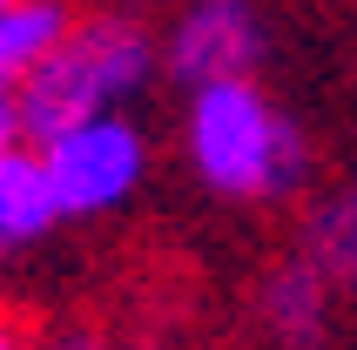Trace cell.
Instances as JSON below:
<instances>
[{
  "mask_svg": "<svg viewBox=\"0 0 357 350\" xmlns=\"http://www.w3.org/2000/svg\"><path fill=\"white\" fill-rule=\"evenodd\" d=\"M182 162L222 202H290L310 175V142L257 75L202 81L182 108Z\"/></svg>",
  "mask_w": 357,
  "mask_h": 350,
  "instance_id": "1",
  "label": "cell"
},
{
  "mask_svg": "<svg viewBox=\"0 0 357 350\" xmlns=\"http://www.w3.org/2000/svg\"><path fill=\"white\" fill-rule=\"evenodd\" d=\"M155 68L162 40L135 7H81L68 34L20 75L14 101H7V128L20 142H47L81 115H108L121 101H135Z\"/></svg>",
  "mask_w": 357,
  "mask_h": 350,
  "instance_id": "2",
  "label": "cell"
},
{
  "mask_svg": "<svg viewBox=\"0 0 357 350\" xmlns=\"http://www.w3.org/2000/svg\"><path fill=\"white\" fill-rule=\"evenodd\" d=\"M40 149V169L54 182V202L61 215L75 222V215H108L121 209L128 195L142 189V175H149V135H142L135 121L108 108V115H81L68 128H54Z\"/></svg>",
  "mask_w": 357,
  "mask_h": 350,
  "instance_id": "3",
  "label": "cell"
},
{
  "mask_svg": "<svg viewBox=\"0 0 357 350\" xmlns=\"http://www.w3.org/2000/svg\"><path fill=\"white\" fill-rule=\"evenodd\" d=\"M155 40H162V75L182 81V88L257 75L263 54H270L257 0H182L176 20H169Z\"/></svg>",
  "mask_w": 357,
  "mask_h": 350,
  "instance_id": "4",
  "label": "cell"
},
{
  "mask_svg": "<svg viewBox=\"0 0 357 350\" xmlns=\"http://www.w3.org/2000/svg\"><path fill=\"white\" fill-rule=\"evenodd\" d=\"M337 303L344 296L331 290V276L303 250L270 263V276L257 283V317H263V337L277 350H324L331 324H337Z\"/></svg>",
  "mask_w": 357,
  "mask_h": 350,
  "instance_id": "5",
  "label": "cell"
},
{
  "mask_svg": "<svg viewBox=\"0 0 357 350\" xmlns=\"http://www.w3.org/2000/svg\"><path fill=\"white\" fill-rule=\"evenodd\" d=\"M68 215L54 202V182L40 169V149L20 142L14 128H0V263L20 250H34L40 236H54Z\"/></svg>",
  "mask_w": 357,
  "mask_h": 350,
  "instance_id": "6",
  "label": "cell"
},
{
  "mask_svg": "<svg viewBox=\"0 0 357 350\" xmlns=\"http://www.w3.org/2000/svg\"><path fill=\"white\" fill-rule=\"evenodd\" d=\"M324 276H331V290L351 296L357 303V175L337 182V189H324L310 209H303V243H297Z\"/></svg>",
  "mask_w": 357,
  "mask_h": 350,
  "instance_id": "7",
  "label": "cell"
},
{
  "mask_svg": "<svg viewBox=\"0 0 357 350\" xmlns=\"http://www.w3.org/2000/svg\"><path fill=\"white\" fill-rule=\"evenodd\" d=\"M75 14H81V0H14V7H0V128H7V101H14L20 75L68 34Z\"/></svg>",
  "mask_w": 357,
  "mask_h": 350,
  "instance_id": "8",
  "label": "cell"
},
{
  "mask_svg": "<svg viewBox=\"0 0 357 350\" xmlns=\"http://www.w3.org/2000/svg\"><path fill=\"white\" fill-rule=\"evenodd\" d=\"M40 350H128L115 330H101V324H61V330L40 337Z\"/></svg>",
  "mask_w": 357,
  "mask_h": 350,
  "instance_id": "9",
  "label": "cell"
},
{
  "mask_svg": "<svg viewBox=\"0 0 357 350\" xmlns=\"http://www.w3.org/2000/svg\"><path fill=\"white\" fill-rule=\"evenodd\" d=\"M0 350H40V337H34V330H20L14 317L0 310Z\"/></svg>",
  "mask_w": 357,
  "mask_h": 350,
  "instance_id": "10",
  "label": "cell"
},
{
  "mask_svg": "<svg viewBox=\"0 0 357 350\" xmlns=\"http://www.w3.org/2000/svg\"><path fill=\"white\" fill-rule=\"evenodd\" d=\"M128 7H149V0H128Z\"/></svg>",
  "mask_w": 357,
  "mask_h": 350,
  "instance_id": "11",
  "label": "cell"
},
{
  "mask_svg": "<svg viewBox=\"0 0 357 350\" xmlns=\"http://www.w3.org/2000/svg\"><path fill=\"white\" fill-rule=\"evenodd\" d=\"M0 7H14V0H0Z\"/></svg>",
  "mask_w": 357,
  "mask_h": 350,
  "instance_id": "12",
  "label": "cell"
}]
</instances>
